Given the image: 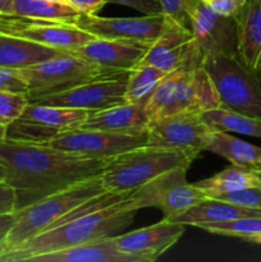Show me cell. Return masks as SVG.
<instances>
[{
    "label": "cell",
    "mask_w": 261,
    "mask_h": 262,
    "mask_svg": "<svg viewBox=\"0 0 261 262\" xmlns=\"http://www.w3.org/2000/svg\"><path fill=\"white\" fill-rule=\"evenodd\" d=\"M14 223V212L10 214H0V242L5 238L9 229Z\"/></svg>",
    "instance_id": "38"
},
{
    "label": "cell",
    "mask_w": 261,
    "mask_h": 262,
    "mask_svg": "<svg viewBox=\"0 0 261 262\" xmlns=\"http://www.w3.org/2000/svg\"><path fill=\"white\" fill-rule=\"evenodd\" d=\"M30 104L27 92L0 90V124L9 125L22 115Z\"/></svg>",
    "instance_id": "30"
},
{
    "label": "cell",
    "mask_w": 261,
    "mask_h": 262,
    "mask_svg": "<svg viewBox=\"0 0 261 262\" xmlns=\"http://www.w3.org/2000/svg\"><path fill=\"white\" fill-rule=\"evenodd\" d=\"M184 227L181 223L163 219L150 227L113 235L112 241L120 252L140 262H154L178 242Z\"/></svg>",
    "instance_id": "17"
},
{
    "label": "cell",
    "mask_w": 261,
    "mask_h": 262,
    "mask_svg": "<svg viewBox=\"0 0 261 262\" xmlns=\"http://www.w3.org/2000/svg\"><path fill=\"white\" fill-rule=\"evenodd\" d=\"M245 0H205L207 5L217 14L224 17H234Z\"/></svg>",
    "instance_id": "36"
},
{
    "label": "cell",
    "mask_w": 261,
    "mask_h": 262,
    "mask_svg": "<svg viewBox=\"0 0 261 262\" xmlns=\"http://www.w3.org/2000/svg\"><path fill=\"white\" fill-rule=\"evenodd\" d=\"M12 14L35 19L72 23L79 14L69 3L46 0H12Z\"/></svg>",
    "instance_id": "26"
},
{
    "label": "cell",
    "mask_w": 261,
    "mask_h": 262,
    "mask_svg": "<svg viewBox=\"0 0 261 262\" xmlns=\"http://www.w3.org/2000/svg\"><path fill=\"white\" fill-rule=\"evenodd\" d=\"M0 32L61 49L67 53L96 38L73 23L35 19L13 14H0Z\"/></svg>",
    "instance_id": "13"
},
{
    "label": "cell",
    "mask_w": 261,
    "mask_h": 262,
    "mask_svg": "<svg viewBox=\"0 0 261 262\" xmlns=\"http://www.w3.org/2000/svg\"><path fill=\"white\" fill-rule=\"evenodd\" d=\"M17 196L15 191L4 179H0V214H10L15 211Z\"/></svg>",
    "instance_id": "35"
},
{
    "label": "cell",
    "mask_w": 261,
    "mask_h": 262,
    "mask_svg": "<svg viewBox=\"0 0 261 262\" xmlns=\"http://www.w3.org/2000/svg\"><path fill=\"white\" fill-rule=\"evenodd\" d=\"M67 2L82 14H96L106 4L107 0H67Z\"/></svg>",
    "instance_id": "37"
},
{
    "label": "cell",
    "mask_w": 261,
    "mask_h": 262,
    "mask_svg": "<svg viewBox=\"0 0 261 262\" xmlns=\"http://www.w3.org/2000/svg\"><path fill=\"white\" fill-rule=\"evenodd\" d=\"M197 155L163 146L146 145L115 156L101 174L104 191L130 192L163 174L189 168Z\"/></svg>",
    "instance_id": "3"
},
{
    "label": "cell",
    "mask_w": 261,
    "mask_h": 262,
    "mask_svg": "<svg viewBox=\"0 0 261 262\" xmlns=\"http://www.w3.org/2000/svg\"><path fill=\"white\" fill-rule=\"evenodd\" d=\"M188 168H179L158 177L132 191L129 207L138 211L145 207H158L163 211V219L174 220L207 199L199 187L188 183L186 174Z\"/></svg>",
    "instance_id": "8"
},
{
    "label": "cell",
    "mask_w": 261,
    "mask_h": 262,
    "mask_svg": "<svg viewBox=\"0 0 261 262\" xmlns=\"http://www.w3.org/2000/svg\"><path fill=\"white\" fill-rule=\"evenodd\" d=\"M129 197L104 210L76 217L45 230L0 256V262H30L33 257L117 235L127 229L136 215Z\"/></svg>",
    "instance_id": "2"
},
{
    "label": "cell",
    "mask_w": 261,
    "mask_h": 262,
    "mask_svg": "<svg viewBox=\"0 0 261 262\" xmlns=\"http://www.w3.org/2000/svg\"><path fill=\"white\" fill-rule=\"evenodd\" d=\"M64 54L67 51L61 49L0 32V68L3 69L19 71Z\"/></svg>",
    "instance_id": "21"
},
{
    "label": "cell",
    "mask_w": 261,
    "mask_h": 262,
    "mask_svg": "<svg viewBox=\"0 0 261 262\" xmlns=\"http://www.w3.org/2000/svg\"><path fill=\"white\" fill-rule=\"evenodd\" d=\"M72 23L96 38L135 40L153 43L166 27L168 18L163 13L125 18H109L79 13Z\"/></svg>",
    "instance_id": "16"
},
{
    "label": "cell",
    "mask_w": 261,
    "mask_h": 262,
    "mask_svg": "<svg viewBox=\"0 0 261 262\" xmlns=\"http://www.w3.org/2000/svg\"><path fill=\"white\" fill-rule=\"evenodd\" d=\"M201 229L211 234L235 237L245 241L246 238L261 233V217H241V219L230 220V222L205 225Z\"/></svg>",
    "instance_id": "29"
},
{
    "label": "cell",
    "mask_w": 261,
    "mask_h": 262,
    "mask_svg": "<svg viewBox=\"0 0 261 262\" xmlns=\"http://www.w3.org/2000/svg\"><path fill=\"white\" fill-rule=\"evenodd\" d=\"M256 73H257L258 78H260V81H261V66H260V68H258V69H257V72H256Z\"/></svg>",
    "instance_id": "45"
},
{
    "label": "cell",
    "mask_w": 261,
    "mask_h": 262,
    "mask_svg": "<svg viewBox=\"0 0 261 262\" xmlns=\"http://www.w3.org/2000/svg\"><path fill=\"white\" fill-rule=\"evenodd\" d=\"M166 74V72L154 66L137 64L128 72L124 92L125 102L146 104Z\"/></svg>",
    "instance_id": "27"
},
{
    "label": "cell",
    "mask_w": 261,
    "mask_h": 262,
    "mask_svg": "<svg viewBox=\"0 0 261 262\" xmlns=\"http://www.w3.org/2000/svg\"><path fill=\"white\" fill-rule=\"evenodd\" d=\"M150 117L146 104L123 102L107 109L90 113L79 128L109 130V132H138L147 129Z\"/></svg>",
    "instance_id": "20"
},
{
    "label": "cell",
    "mask_w": 261,
    "mask_h": 262,
    "mask_svg": "<svg viewBox=\"0 0 261 262\" xmlns=\"http://www.w3.org/2000/svg\"><path fill=\"white\" fill-rule=\"evenodd\" d=\"M253 170L257 171V173H261V159H260V161L257 163V165L255 166V169H253Z\"/></svg>",
    "instance_id": "42"
},
{
    "label": "cell",
    "mask_w": 261,
    "mask_h": 262,
    "mask_svg": "<svg viewBox=\"0 0 261 262\" xmlns=\"http://www.w3.org/2000/svg\"><path fill=\"white\" fill-rule=\"evenodd\" d=\"M0 90L15 92H28L27 84L15 71L0 68Z\"/></svg>",
    "instance_id": "33"
},
{
    "label": "cell",
    "mask_w": 261,
    "mask_h": 262,
    "mask_svg": "<svg viewBox=\"0 0 261 262\" xmlns=\"http://www.w3.org/2000/svg\"><path fill=\"white\" fill-rule=\"evenodd\" d=\"M0 179H4V170H3L2 166H0Z\"/></svg>",
    "instance_id": "43"
},
{
    "label": "cell",
    "mask_w": 261,
    "mask_h": 262,
    "mask_svg": "<svg viewBox=\"0 0 261 262\" xmlns=\"http://www.w3.org/2000/svg\"><path fill=\"white\" fill-rule=\"evenodd\" d=\"M15 72L27 84L30 101L72 89L84 82L128 73L89 63L69 53Z\"/></svg>",
    "instance_id": "7"
},
{
    "label": "cell",
    "mask_w": 261,
    "mask_h": 262,
    "mask_svg": "<svg viewBox=\"0 0 261 262\" xmlns=\"http://www.w3.org/2000/svg\"><path fill=\"white\" fill-rule=\"evenodd\" d=\"M216 107H220L219 96L204 66L168 73L146 102L150 122L179 113H204Z\"/></svg>",
    "instance_id": "4"
},
{
    "label": "cell",
    "mask_w": 261,
    "mask_h": 262,
    "mask_svg": "<svg viewBox=\"0 0 261 262\" xmlns=\"http://www.w3.org/2000/svg\"><path fill=\"white\" fill-rule=\"evenodd\" d=\"M164 15L183 27L189 28V19L184 10V0H159Z\"/></svg>",
    "instance_id": "32"
},
{
    "label": "cell",
    "mask_w": 261,
    "mask_h": 262,
    "mask_svg": "<svg viewBox=\"0 0 261 262\" xmlns=\"http://www.w3.org/2000/svg\"><path fill=\"white\" fill-rule=\"evenodd\" d=\"M246 242L253 243V245H261V233H257V234L252 235V237L246 238Z\"/></svg>",
    "instance_id": "40"
},
{
    "label": "cell",
    "mask_w": 261,
    "mask_h": 262,
    "mask_svg": "<svg viewBox=\"0 0 261 262\" xmlns=\"http://www.w3.org/2000/svg\"><path fill=\"white\" fill-rule=\"evenodd\" d=\"M102 191L101 176H99L15 210L14 223L0 242V256L25 241L48 230L59 217Z\"/></svg>",
    "instance_id": "5"
},
{
    "label": "cell",
    "mask_w": 261,
    "mask_h": 262,
    "mask_svg": "<svg viewBox=\"0 0 261 262\" xmlns=\"http://www.w3.org/2000/svg\"><path fill=\"white\" fill-rule=\"evenodd\" d=\"M204 58L191 30L168 18L166 27L151 43L141 63L170 73L186 67L202 66Z\"/></svg>",
    "instance_id": "15"
},
{
    "label": "cell",
    "mask_w": 261,
    "mask_h": 262,
    "mask_svg": "<svg viewBox=\"0 0 261 262\" xmlns=\"http://www.w3.org/2000/svg\"><path fill=\"white\" fill-rule=\"evenodd\" d=\"M128 73L94 79L64 91L45 95L30 102L99 112L125 102L124 92Z\"/></svg>",
    "instance_id": "12"
},
{
    "label": "cell",
    "mask_w": 261,
    "mask_h": 262,
    "mask_svg": "<svg viewBox=\"0 0 261 262\" xmlns=\"http://www.w3.org/2000/svg\"><path fill=\"white\" fill-rule=\"evenodd\" d=\"M184 10L189 30L204 55L237 54L234 18L217 14L205 0H184Z\"/></svg>",
    "instance_id": "14"
},
{
    "label": "cell",
    "mask_w": 261,
    "mask_h": 262,
    "mask_svg": "<svg viewBox=\"0 0 261 262\" xmlns=\"http://www.w3.org/2000/svg\"><path fill=\"white\" fill-rule=\"evenodd\" d=\"M204 119L215 129L261 138V119L248 117L233 110L216 107L202 113Z\"/></svg>",
    "instance_id": "28"
},
{
    "label": "cell",
    "mask_w": 261,
    "mask_h": 262,
    "mask_svg": "<svg viewBox=\"0 0 261 262\" xmlns=\"http://www.w3.org/2000/svg\"><path fill=\"white\" fill-rule=\"evenodd\" d=\"M46 2H59V3H68L67 0H46Z\"/></svg>",
    "instance_id": "44"
},
{
    "label": "cell",
    "mask_w": 261,
    "mask_h": 262,
    "mask_svg": "<svg viewBox=\"0 0 261 262\" xmlns=\"http://www.w3.org/2000/svg\"><path fill=\"white\" fill-rule=\"evenodd\" d=\"M205 150L227 159L233 165L245 166L252 170L261 159V147L215 128L207 140Z\"/></svg>",
    "instance_id": "24"
},
{
    "label": "cell",
    "mask_w": 261,
    "mask_h": 262,
    "mask_svg": "<svg viewBox=\"0 0 261 262\" xmlns=\"http://www.w3.org/2000/svg\"><path fill=\"white\" fill-rule=\"evenodd\" d=\"M113 159L84 158L49 145L0 141V166L4 181L15 191V210L101 176Z\"/></svg>",
    "instance_id": "1"
},
{
    "label": "cell",
    "mask_w": 261,
    "mask_h": 262,
    "mask_svg": "<svg viewBox=\"0 0 261 262\" xmlns=\"http://www.w3.org/2000/svg\"><path fill=\"white\" fill-rule=\"evenodd\" d=\"M214 128L202 113H179L151 120L147 127L148 145L186 151L199 156L205 150Z\"/></svg>",
    "instance_id": "11"
},
{
    "label": "cell",
    "mask_w": 261,
    "mask_h": 262,
    "mask_svg": "<svg viewBox=\"0 0 261 262\" xmlns=\"http://www.w3.org/2000/svg\"><path fill=\"white\" fill-rule=\"evenodd\" d=\"M5 137H7V127L0 124V141H4Z\"/></svg>",
    "instance_id": "41"
},
{
    "label": "cell",
    "mask_w": 261,
    "mask_h": 262,
    "mask_svg": "<svg viewBox=\"0 0 261 262\" xmlns=\"http://www.w3.org/2000/svg\"><path fill=\"white\" fill-rule=\"evenodd\" d=\"M256 173H257V171H256ZM258 174V176H260V178H261V173H257Z\"/></svg>",
    "instance_id": "46"
},
{
    "label": "cell",
    "mask_w": 261,
    "mask_h": 262,
    "mask_svg": "<svg viewBox=\"0 0 261 262\" xmlns=\"http://www.w3.org/2000/svg\"><path fill=\"white\" fill-rule=\"evenodd\" d=\"M30 262H140L133 256L120 252L112 237L83 243L76 247L33 257Z\"/></svg>",
    "instance_id": "23"
},
{
    "label": "cell",
    "mask_w": 261,
    "mask_h": 262,
    "mask_svg": "<svg viewBox=\"0 0 261 262\" xmlns=\"http://www.w3.org/2000/svg\"><path fill=\"white\" fill-rule=\"evenodd\" d=\"M241 217H261V210L250 209L224 200L207 197L171 222L202 228L205 225L230 222Z\"/></svg>",
    "instance_id": "22"
},
{
    "label": "cell",
    "mask_w": 261,
    "mask_h": 262,
    "mask_svg": "<svg viewBox=\"0 0 261 262\" xmlns=\"http://www.w3.org/2000/svg\"><path fill=\"white\" fill-rule=\"evenodd\" d=\"M150 45L143 41L94 38L68 53L96 66L129 72L141 63Z\"/></svg>",
    "instance_id": "18"
},
{
    "label": "cell",
    "mask_w": 261,
    "mask_h": 262,
    "mask_svg": "<svg viewBox=\"0 0 261 262\" xmlns=\"http://www.w3.org/2000/svg\"><path fill=\"white\" fill-rule=\"evenodd\" d=\"M107 3H115V4L133 8L142 14H161L163 13L159 0H107Z\"/></svg>",
    "instance_id": "34"
},
{
    "label": "cell",
    "mask_w": 261,
    "mask_h": 262,
    "mask_svg": "<svg viewBox=\"0 0 261 262\" xmlns=\"http://www.w3.org/2000/svg\"><path fill=\"white\" fill-rule=\"evenodd\" d=\"M214 199L224 200L232 204L241 205V206L250 207V209L261 210V188H246L241 191L229 192V193L219 194Z\"/></svg>",
    "instance_id": "31"
},
{
    "label": "cell",
    "mask_w": 261,
    "mask_h": 262,
    "mask_svg": "<svg viewBox=\"0 0 261 262\" xmlns=\"http://www.w3.org/2000/svg\"><path fill=\"white\" fill-rule=\"evenodd\" d=\"M202 66L214 83L220 107L261 119V81L237 54H207Z\"/></svg>",
    "instance_id": "6"
},
{
    "label": "cell",
    "mask_w": 261,
    "mask_h": 262,
    "mask_svg": "<svg viewBox=\"0 0 261 262\" xmlns=\"http://www.w3.org/2000/svg\"><path fill=\"white\" fill-rule=\"evenodd\" d=\"M237 55L250 71L261 66V0H245L234 15Z\"/></svg>",
    "instance_id": "19"
},
{
    "label": "cell",
    "mask_w": 261,
    "mask_h": 262,
    "mask_svg": "<svg viewBox=\"0 0 261 262\" xmlns=\"http://www.w3.org/2000/svg\"><path fill=\"white\" fill-rule=\"evenodd\" d=\"M89 114L87 110L30 102L22 115L7 125L5 140L48 145L64 130L79 128Z\"/></svg>",
    "instance_id": "9"
},
{
    "label": "cell",
    "mask_w": 261,
    "mask_h": 262,
    "mask_svg": "<svg viewBox=\"0 0 261 262\" xmlns=\"http://www.w3.org/2000/svg\"><path fill=\"white\" fill-rule=\"evenodd\" d=\"M194 186L199 187L209 197H216L219 194L246 188H261V178L252 169L232 164L220 173L199 181Z\"/></svg>",
    "instance_id": "25"
},
{
    "label": "cell",
    "mask_w": 261,
    "mask_h": 262,
    "mask_svg": "<svg viewBox=\"0 0 261 262\" xmlns=\"http://www.w3.org/2000/svg\"><path fill=\"white\" fill-rule=\"evenodd\" d=\"M0 14H12V0H0Z\"/></svg>",
    "instance_id": "39"
},
{
    "label": "cell",
    "mask_w": 261,
    "mask_h": 262,
    "mask_svg": "<svg viewBox=\"0 0 261 262\" xmlns=\"http://www.w3.org/2000/svg\"><path fill=\"white\" fill-rule=\"evenodd\" d=\"M48 145L56 150L84 158L112 159L148 145V136L147 129L138 132H109L74 128L61 132Z\"/></svg>",
    "instance_id": "10"
}]
</instances>
